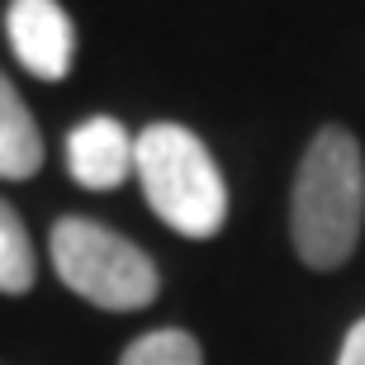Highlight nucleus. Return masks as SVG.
<instances>
[{
    "mask_svg": "<svg viewBox=\"0 0 365 365\" xmlns=\"http://www.w3.org/2000/svg\"><path fill=\"white\" fill-rule=\"evenodd\" d=\"M43 166V133L29 114L24 95L0 71V180H29Z\"/></svg>",
    "mask_w": 365,
    "mask_h": 365,
    "instance_id": "nucleus-6",
    "label": "nucleus"
},
{
    "mask_svg": "<svg viewBox=\"0 0 365 365\" xmlns=\"http://www.w3.org/2000/svg\"><path fill=\"white\" fill-rule=\"evenodd\" d=\"M365 228V152L351 128L327 123L309 138L289 195V237L309 271L346 266Z\"/></svg>",
    "mask_w": 365,
    "mask_h": 365,
    "instance_id": "nucleus-1",
    "label": "nucleus"
},
{
    "mask_svg": "<svg viewBox=\"0 0 365 365\" xmlns=\"http://www.w3.org/2000/svg\"><path fill=\"white\" fill-rule=\"evenodd\" d=\"M119 365H204V351L200 337H190L185 327H157L128 341Z\"/></svg>",
    "mask_w": 365,
    "mask_h": 365,
    "instance_id": "nucleus-8",
    "label": "nucleus"
},
{
    "mask_svg": "<svg viewBox=\"0 0 365 365\" xmlns=\"http://www.w3.org/2000/svg\"><path fill=\"white\" fill-rule=\"evenodd\" d=\"M67 171L86 190H119L133 176V133L109 114H91L67 138Z\"/></svg>",
    "mask_w": 365,
    "mask_h": 365,
    "instance_id": "nucleus-5",
    "label": "nucleus"
},
{
    "mask_svg": "<svg viewBox=\"0 0 365 365\" xmlns=\"http://www.w3.org/2000/svg\"><path fill=\"white\" fill-rule=\"evenodd\" d=\"M5 34H10V53L19 67L38 81H62L76 57V29L71 14L57 0H10L5 10Z\"/></svg>",
    "mask_w": 365,
    "mask_h": 365,
    "instance_id": "nucleus-4",
    "label": "nucleus"
},
{
    "mask_svg": "<svg viewBox=\"0 0 365 365\" xmlns=\"http://www.w3.org/2000/svg\"><path fill=\"white\" fill-rule=\"evenodd\" d=\"M133 176L152 214L180 237H218L228 223V185L214 152L185 123H148L133 138Z\"/></svg>",
    "mask_w": 365,
    "mask_h": 365,
    "instance_id": "nucleus-2",
    "label": "nucleus"
},
{
    "mask_svg": "<svg viewBox=\"0 0 365 365\" xmlns=\"http://www.w3.org/2000/svg\"><path fill=\"white\" fill-rule=\"evenodd\" d=\"M34 280H38V257H34L29 228L14 214V204L0 200V294H29Z\"/></svg>",
    "mask_w": 365,
    "mask_h": 365,
    "instance_id": "nucleus-7",
    "label": "nucleus"
},
{
    "mask_svg": "<svg viewBox=\"0 0 365 365\" xmlns=\"http://www.w3.org/2000/svg\"><path fill=\"white\" fill-rule=\"evenodd\" d=\"M337 365H365V318L351 323V332H346V341H341Z\"/></svg>",
    "mask_w": 365,
    "mask_h": 365,
    "instance_id": "nucleus-9",
    "label": "nucleus"
},
{
    "mask_svg": "<svg viewBox=\"0 0 365 365\" xmlns=\"http://www.w3.org/2000/svg\"><path fill=\"white\" fill-rule=\"evenodd\" d=\"M48 252H53L57 280L95 309L138 313L162 289L157 261L138 242H128L123 232L105 228L95 218H81V214L57 218L53 232H48Z\"/></svg>",
    "mask_w": 365,
    "mask_h": 365,
    "instance_id": "nucleus-3",
    "label": "nucleus"
}]
</instances>
